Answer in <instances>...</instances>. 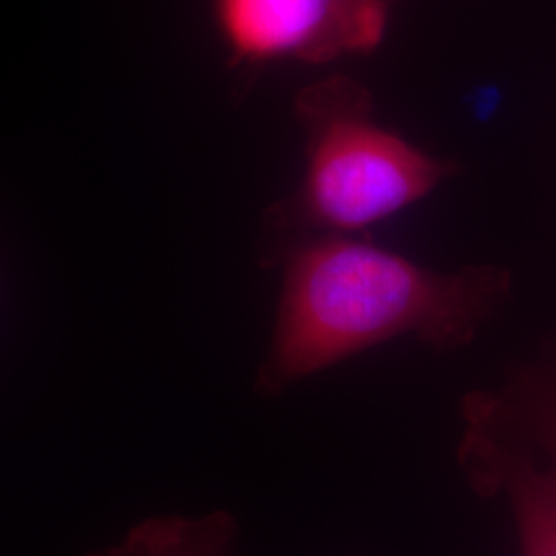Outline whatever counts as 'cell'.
<instances>
[{"label":"cell","instance_id":"obj_1","mask_svg":"<svg viewBox=\"0 0 556 556\" xmlns=\"http://www.w3.org/2000/svg\"><path fill=\"white\" fill-rule=\"evenodd\" d=\"M507 293L509 275L498 268L438 273L353 239L312 241L287 260L256 388L278 396L394 338L456 351L478 337Z\"/></svg>","mask_w":556,"mask_h":556},{"label":"cell","instance_id":"obj_2","mask_svg":"<svg viewBox=\"0 0 556 556\" xmlns=\"http://www.w3.org/2000/svg\"><path fill=\"white\" fill-rule=\"evenodd\" d=\"M295 110L307 135L295 215L309 227L365 229L425 199L450 176L447 163L379 126L357 80H319L299 93Z\"/></svg>","mask_w":556,"mask_h":556},{"label":"cell","instance_id":"obj_3","mask_svg":"<svg viewBox=\"0 0 556 556\" xmlns=\"http://www.w3.org/2000/svg\"><path fill=\"white\" fill-rule=\"evenodd\" d=\"M392 0H215L219 36L239 62H330L378 48Z\"/></svg>","mask_w":556,"mask_h":556},{"label":"cell","instance_id":"obj_4","mask_svg":"<svg viewBox=\"0 0 556 556\" xmlns=\"http://www.w3.org/2000/svg\"><path fill=\"white\" fill-rule=\"evenodd\" d=\"M457 464L480 497H501L521 556H556V475L514 443L462 431Z\"/></svg>","mask_w":556,"mask_h":556},{"label":"cell","instance_id":"obj_5","mask_svg":"<svg viewBox=\"0 0 556 556\" xmlns=\"http://www.w3.org/2000/svg\"><path fill=\"white\" fill-rule=\"evenodd\" d=\"M464 431L514 443L556 475V404L544 397L477 392L464 397Z\"/></svg>","mask_w":556,"mask_h":556},{"label":"cell","instance_id":"obj_6","mask_svg":"<svg viewBox=\"0 0 556 556\" xmlns=\"http://www.w3.org/2000/svg\"><path fill=\"white\" fill-rule=\"evenodd\" d=\"M238 519L229 511L206 516L151 517L124 540L87 556H236Z\"/></svg>","mask_w":556,"mask_h":556},{"label":"cell","instance_id":"obj_7","mask_svg":"<svg viewBox=\"0 0 556 556\" xmlns=\"http://www.w3.org/2000/svg\"><path fill=\"white\" fill-rule=\"evenodd\" d=\"M538 397H544V400H548V402H553V404H556V392H553V394H540Z\"/></svg>","mask_w":556,"mask_h":556}]
</instances>
